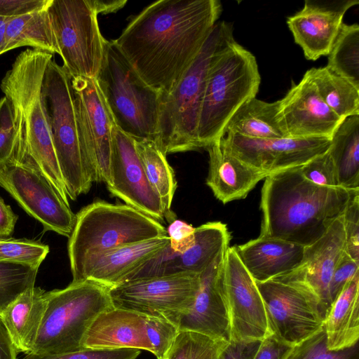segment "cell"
<instances>
[{
    "label": "cell",
    "instance_id": "obj_1",
    "mask_svg": "<svg viewBox=\"0 0 359 359\" xmlns=\"http://www.w3.org/2000/svg\"><path fill=\"white\" fill-rule=\"evenodd\" d=\"M222 11L218 0H159L134 16L114 41L146 84L168 94L195 60Z\"/></svg>",
    "mask_w": 359,
    "mask_h": 359
},
{
    "label": "cell",
    "instance_id": "obj_2",
    "mask_svg": "<svg viewBox=\"0 0 359 359\" xmlns=\"http://www.w3.org/2000/svg\"><path fill=\"white\" fill-rule=\"evenodd\" d=\"M358 190L314 184L302 176L300 166L271 174L261 191L259 237L310 245L343 214Z\"/></svg>",
    "mask_w": 359,
    "mask_h": 359
},
{
    "label": "cell",
    "instance_id": "obj_3",
    "mask_svg": "<svg viewBox=\"0 0 359 359\" xmlns=\"http://www.w3.org/2000/svg\"><path fill=\"white\" fill-rule=\"evenodd\" d=\"M53 56L34 48L21 52L2 79L0 88L13 110V158L32 165L69 205L41 96L43 76Z\"/></svg>",
    "mask_w": 359,
    "mask_h": 359
},
{
    "label": "cell",
    "instance_id": "obj_4",
    "mask_svg": "<svg viewBox=\"0 0 359 359\" xmlns=\"http://www.w3.org/2000/svg\"><path fill=\"white\" fill-rule=\"evenodd\" d=\"M260 82L255 57L231 33L215 53L208 70L198 126L201 149L220 140L236 110L256 97Z\"/></svg>",
    "mask_w": 359,
    "mask_h": 359
},
{
    "label": "cell",
    "instance_id": "obj_5",
    "mask_svg": "<svg viewBox=\"0 0 359 359\" xmlns=\"http://www.w3.org/2000/svg\"><path fill=\"white\" fill-rule=\"evenodd\" d=\"M232 32L231 24L218 21L175 88L160 94L154 142L165 155L201 149L198 126L208 70L215 53Z\"/></svg>",
    "mask_w": 359,
    "mask_h": 359
},
{
    "label": "cell",
    "instance_id": "obj_6",
    "mask_svg": "<svg viewBox=\"0 0 359 359\" xmlns=\"http://www.w3.org/2000/svg\"><path fill=\"white\" fill-rule=\"evenodd\" d=\"M167 235L157 220L126 204L96 201L76 215L67 251L72 280L89 257L116 248Z\"/></svg>",
    "mask_w": 359,
    "mask_h": 359
},
{
    "label": "cell",
    "instance_id": "obj_7",
    "mask_svg": "<svg viewBox=\"0 0 359 359\" xmlns=\"http://www.w3.org/2000/svg\"><path fill=\"white\" fill-rule=\"evenodd\" d=\"M46 307L30 353L53 355L82 349L94 320L113 308L109 289L84 280L46 293Z\"/></svg>",
    "mask_w": 359,
    "mask_h": 359
},
{
    "label": "cell",
    "instance_id": "obj_8",
    "mask_svg": "<svg viewBox=\"0 0 359 359\" xmlns=\"http://www.w3.org/2000/svg\"><path fill=\"white\" fill-rule=\"evenodd\" d=\"M96 81L115 125L134 140L155 141L160 93L138 76L114 40L107 41Z\"/></svg>",
    "mask_w": 359,
    "mask_h": 359
},
{
    "label": "cell",
    "instance_id": "obj_9",
    "mask_svg": "<svg viewBox=\"0 0 359 359\" xmlns=\"http://www.w3.org/2000/svg\"><path fill=\"white\" fill-rule=\"evenodd\" d=\"M41 96L68 197L74 201L89 191L93 180L81 151L72 78L54 60L45 71Z\"/></svg>",
    "mask_w": 359,
    "mask_h": 359
},
{
    "label": "cell",
    "instance_id": "obj_10",
    "mask_svg": "<svg viewBox=\"0 0 359 359\" xmlns=\"http://www.w3.org/2000/svg\"><path fill=\"white\" fill-rule=\"evenodd\" d=\"M47 11L64 69L71 78L96 79L107 40L90 0H48Z\"/></svg>",
    "mask_w": 359,
    "mask_h": 359
},
{
    "label": "cell",
    "instance_id": "obj_11",
    "mask_svg": "<svg viewBox=\"0 0 359 359\" xmlns=\"http://www.w3.org/2000/svg\"><path fill=\"white\" fill-rule=\"evenodd\" d=\"M177 333V327L165 318L113 307L94 320L82 348L143 349L162 359Z\"/></svg>",
    "mask_w": 359,
    "mask_h": 359
},
{
    "label": "cell",
    "instance_id": "obj_12",
    "mask_svg": "<svg viewBox=\"0 0 359 359\" xmlns=\"http://www.w3.org/2000/svg\"><path fill=\"white\" fill-rule=\"evenodd\" d=\"M256 284L270 334L280 341L294 346L323 327L325 313L320 301L304 285L276 278Z\"/></svg>",
    "mask_w": 359,
    "mask_h": 359
},
{
    "label": "cell",
    "instance_id": "obj_13",
    "mask_svg": "<svg viewBox=\"0 0 359 359\" xmlns=\"http://www.w3.org/2000/svg\"><path fill=\"white\" fill-rule=\"evenodd\" d=\"M199 273L180 272L140 277L109 290L114 308L168 320L191 307L199 285Z\"/></svg>",
    "mask_w": 359,
    "mask_h": 359
},
{
    "label": "cell",
    "instance_id": "obj_14",
    "mask_svg": "<svg viewBox=\"0 0 359 359\" xmlns=\"http://www.w3.org/2000/svg\"><path fill=\"white\" fill-rule=\"evenodd\" d=\"M83 157L93 182L111 181V130L114 121L95 79L72 78Z\"/></svg>",
    "mask_w": 359,
    "mask_h": 359
},
{
    "label": "cell",
    "instance_id": "obj_15",
    "mask_svg": "<svg viewBox=\"0 0 359 359\" xmlns=\"http://www.w3.org/2000/svg\"><path fill=\"white\" fill-rule=\"evenodd\" d=\"M0 186L43 225L44 231L69 237L76 215L32 165L11 158L0 167Z\"/></svg>",
    "mask_w": 359,
    "mask_h": 359
},
{
    "label": "cell",
    "instance_id": "obj_16",
    "mask_svg": "<svg viewBox=\"0 0 359 359\" xmlns=\"http://www.w3.org/2000/svg\"><path fill=\"white\" fill-rule=\"evenodd\" d=\"M219 143L227 153L269 176L288 168L302 166L326 152L330 145V139H261L228 133L220 138Z\"/></svg>",
    "mask_w": 359,
    "mask_h": 359
},
{
    "label": "cell",
    "instance_id": "obj_17",
    "mask_svg": "<svg viewBox=\"0 0 359 359\" xmlns=\"http://www.w3.org/2000/svg\"><path fill=\"white\" fill-rule=\"evenodd\" d=\"M224 278L230 322V341H262L270 334L264 302L256 282L235 247L225 252Z\"/></svg>",
    "mask_w": 359,
    "mask_h": 359
},
{
    "label": "cell",
    "instance_id": "obj_18",
    "mask_svg": "<svg viewBox=\"0 0 359 359\" xmlns=\"http://www.w3.org/2000/svg\"><path fill=\"white\" fill-rule=\"evenodd\" d=\"M111 135V181L107 189L126 205L161 223L165 216L164 208L147 180L135 140L115 124Z\"/></svg>",
    "mask_w": 359,
    "mask_h": 359
},
{
    "label": "cell",
    "instance_id": "obj_19",
    "mask_svg": "<svg viewBox=\"0 0 359 359\" xmlns=\"http://www.w3.org/2000/svg\"><path fill=\"white\" fill-rule=\"evenodd\" d=\"M276 118L284 137L331 139L343 119L323 102L306 71L278 100Z\"/></svg>",
    "mask_w": 359,
    "mask_h": 359
},
{
    "label": "cell",
    "instance_id": "obj_20",
    "mask_svg": "<svg viewBox=\"0 0 359 359\" xmlns=\"http://www.w3.org/2000/svg\"><path fill=\"white\" fill-rule=\"evenodd\" d=\"M226 250L199 273L193 304L175 323L178 332H195L229 342L230 322L224 278Z\"/></svg>",
    "mask_w": 359,
    "mask_h": 359
},
{
    "label": "cell",
    "instance_id": "obj_21",
    "mask_svg": "<svg viewBox=\"0 0 359 359\" xmlns=\"http://www.w3.org/2000/svg\"><path fill=\"white\" fill-rule=\"evenodd\" d=\"M358 4V0H306L300 11L287 18L288 28L306 59L328 55L346 12Z\"/></svg>",
    "mask_w": 359,
    "mask_h": 359
},
{
    "label": "cell",
    "instance_id": "obj_22",
    "mask_svg": "<svg viewBox=\"0 0 359 359\" xmlns=\"http://www.w3.org/2000/svg\"><path fill=\"white\" fill-rule=\"evenodd\" d=\"M341 215L332 222L323 236L313 244L305 246L303 259L296 269L274 278L297 282L306 286L318 297L325 316L332 304L330 295L331 278L345 252Z\"/></svg>",
    "mask_w": 359,
    "mask_h": 359
},
{
    "label": "cell",
    "instance_id": "obj_23",
    "mask_svg": "<svg viewBox=\"0 0 359 359\" xmlns=\"http://www.w3.org/2000/svg\"><path fill=\"white\" fill-rule=\"evenodd\" d=\"M168 245L166 235L93 255L84 262L72 282L88 280L109 290L130 280Z\"/></svg>",
    "mask_w": 359,
    "mask_h": 359
},
{
    "label": "cell",
    "instance_id": "obj_24",
    "mask_svg": "<svg viewBox=\"0 0 359 359\" xmlns=\"http://www.w3.org/2000/svg\"><path fill=\"white\" fill-rule=\"evenodd\" d=\"M231 235L226 224L209 222L195 227L194 241L183 254L177 255L169 245L147 266L148 276L180 272L200 273L228 247Z\"/></svg>",
    "mask_w": 359,
    "mask_h": 359
},
{
    "label": "cell",
    "instance_id": "obj_25",
    "mask_svg": "<svg viewBox=\"0 0 359 359\" xmlns=\"http://www.w3.org/2000/svg\"><path fill=\"white\" fill-rule=\"evenodd\" d=\"M234 247L256 282H264L296 269L303 259L305 248L282 239L259 236Z\"/></svg>",
    "mask_w": 359,
    "mask_h": 359
},
{
    "label": "cell",
    "instance_id": "obj_26",
    "mask_svg": "<svg viewBox=\"0 0 359 359\" xmlns=\"http://www.w3.org/2000/svg\"><path fill=\"white\" fill-rule=\"evenodd\" d=\"M209 155L206 184L224 204L245 198L267 175L227 153L219 140L205 148Z\"/></svg>",
    "mask_w": 359,
    "mask_h": 359
},
{
    "label": "cell",
    "instance_id": "obj_27",
    "mask_svg": "<svg viewBox=\"0 0 359 359\" xmlns=\"http://www.w3.org/2000/svg\"><path fill=\"white\" fill-rule=\"evenodd\" d=\"M323 327L329 350L350 348L359 339V273L346 283L327 313Z\"/></svg>",
    "mask_w": 359,
    "mask_h": 359
},
{
    "label": "cell",
    "instance_id": "obj_28",
    "mask_svg": "<svg viewBox=\"0 0 359 359\" xmlns=\"http://www.w3.org/2000/svg\"><path fill=\"white\" fill-rule=\"evenodd\" d=\"M46 292L35 286L20 294L0 315L18 352L32 351L46 307Z\"/></svg>",
    "mask_w": 359,
    "mask_h": 359
},
{
    "label": "cell",
    "instance_id": "obj_29",
    "mask_svg": "<svg viewBox=\"0 0 359 359\" xmlns=\"http://www.w3.org/2000/svg\"><path fill=\"white\" fill-rule=\"evenodd\" d=\"M328 152L336 168L339 187L359 189V115L341 121L330 139Z\"/></svg>",
    "mask_w": 359,
    "mask_h": 359
},
{
    "label": "cell",
    "instance_id": "obj_30",
    "mask_svg": "<svg viewBox=\"0 0 359 359\" xmlns=\"http://www.w3.org/2000/svg\"><path fill=\"white\" fill-rule=\"evenodd\" d=\"M48 3L42 8L8 20L1 55L22 46H29L53 55L57 53L47 11Z\"/></svg>",
    "mask_w": 359,
    "mask_h": 359
},
{
    "label": "cell",
    "instance_id": "obj_31",
    "mask_svg": "<svg viewBox=\"0 0 359 359\" xmlns=\"http://www.w3.org/2000/svg\"><path fill=\"white\" fill-rule=\"evenodd\" d=\"M278 100L268 102L252 98L242 104L229 120L224 131L252 138H280L284 135L276 121Z\"/></svg>",
    "mask_w": 359,
    "mask_h": 359
},
{
    "label": "cell",
    "instance_id": "obj_32",
    "mask_svg": "<svg viewBox=\"0 0 359 359\" xmlns=\"http://www.w3.org/2000/svg\"><path fill=\"white\" fill-rule=\"evenodd\" d=\"M135 144L147 180L161 200L165 219L172 222L176 219L171 205L177 187L173 168L168 162L166 155L154 141L135 140Z\"/></svg>",
    "mask_w": 359,
    "mask_h": 359
},
{
    "label": "cell",
    "instance_id": "obj_33",
    "mask_svg": "<svg viewBox=\"0 0 359 359\" xmlns=\"http://www.w3.org/2000/svg\"><path fill=\"white\" fill-rule=\"evenodd\" d=\"M327 106L340 118L359 115V88L326 66L308 71Z\"/></svg>",
    "mask_w": 359,
    "mask_h": 359
},
{
    "label": "cell",
    "instance_id": "obj_34",
    "mask_svg": "<svg viewBox=\"0 0 359 359\" xmlns=\"http://www.w3.org/2000/svg\"><path fill=\"white\" fill-rule=\"evenodd\" d=\"M326 67L359 88V26L341 25L328 54Z\"/></svg>",
    "mask_w": 359,
    "mask_h": 359
},
{
    "label": "cell",
    "instance_id": "obj_35",
    "mask_svg": "<svg viewBox=\"0 0 359 359\" xmlns=\"http://www.w3.org/2000/svg\"><path fill=\"white\" fill-rule=\"evenodd\" d=\"M39 266L0 261V315L20 294L34 286Z\"/></svg>",
    "mask_w": 359,
    "mask_h": 359
},
{
    "label": "cell",
    "instance_id": "obj_36",
    "mask_svg": "<svg viewBox=\"0 0 359 359\" xmlns=\"http://www.w3.org/2000/svg\"><path fill=\"white\" fill-rule=\"evenodd\" d=\"M228 343L195 332L179 331L162 359H217Z\"/></svg>",
    "mask_w": 359,
    "mask_h": 359
},
{
    "label": "cell",
    "instance_id": "obj_37",
    "mask_svg": "<svg viewBox=\"0 0 359 359\" xmlns=\"http://www.w3.org/2000/svg\"><path fill=\"white\" fill-rule=\"evenodd\" d=\"M285 359H359V343L345 349L329 350L323 327L316 333L294 345Z\"/></svg>",
    "mask_w": 359,
    "mask_h": 359
},
{
    "label": "cell",
    "instance_id": "obj_38",
    "mask_svg": "<svg viewBox=\"0 0 359 359\" xmlns=\"http://www.w3.org/2000/svg\"><path fill=\"white\" fill-rule=\"evenodd\" d=\"M49 252V247L28 239H0V261L41 265Z\"/></svg>",
    "mask_w": 359,
    "mask_h": 359
},
{
    "label": "cell",
    "instance_id": "obj_39",
    "mask_svg": "<svg viewBox=\"0 0 359 359\" xmlns=\"http://www.w3.org/2000/svg\"><path fill=\"white\" fill-rule=\"evenodd\" d=\"M300 172L306 180L314 184L339 187L336 168L328 150L300 166Z\"/></svg>",
    "mask_w": 359,
    "mask_h": 359
},
{
    "label": "cell",
    "instance_id": "obj_40",
    "mask_svg": "<svg viewBox=\"0 0 359 359\" xmlns=\"http://www.w3.org/2000/svg\"><path fill=\"white\" fill-rule=\"evenodd\" d=\"M140 353V350L133 348H82L74 352L53 355L29 353L22 359H136Z\"/></svg>",
    "mask_w": 359,
    "mask_h": 359
},
{
    "label": "cell",
    "instance_id": "obj_41",
    "mask_svg": "<svg viewBox=\"0 0 359 359\" xmlns=\"http://www.w3.org/2000/svg\"><path fill=\"white\" fill-rule=\"evenodd\" d=\"M341 217L345 233V252L359 262V190L351 198Z\"/></svg>",
    "mask_w": 359,
    "mask_h": 359
},
{
    "label": "cell",
    "instance_id": "obj_42",
    "mask_svg": "<svg viewBox=\"0 0 359 359\" xmlns=\"http://www.w3.org/2000/svg\"><path fill=\"white\" fill-rule=\"evenodd\" d=\"M15 133L11 104L6 96L0 99V167L13 158Z\"/></svg>",
    "mask_w": 359,
    "mask_h": 359
},
{
    "label": "cell",
    "instance_id": "obj_43",
    "mask_svg": "<svg viewBox=\"0 0 359 359\" xmlns=\"http://www.w3.org/2000/svg\"><path fill=\"white\" fill-rule=\"evenodd\" d=\"M166 231L169 248L177 255L185 252L194 243L195 227L182 220H173Z\"/></svg>",
    "mask_w": 359,
    "mask_h": 359
},
{
    "label": "cell",
    "instance_id": "obj_44",
    "mask_svg": "<svg viewBox=\"0 0 359 359\" xmlns=\"http://www.w3.org/2000/svg\"><path fill=\"white\" fill-rule=\"evenodd\" d=\"M358 273H359V262H355L344 252L334 268L330 283L332 303L346 283Z\"/></svg>",
    "mask_w": 359,
    "mask_h": 359
},
{
    "label": "cell",
    "instance_id": "obj_45",
    "mask_svg": "<svg viewBox=\"0 0 359 359\" xmlns=\"http://www.w3.org/2000/svg\"><path fill=\"white\" fill-rule=\"evenodd\" d=\"M48 0H0V17L14 18L43 7Z\"/></svg>",
    "mask_w": 359,
    "mask_h": 359
},
{
    "label": "cell",
    "instance_id": "obj_46",
    "mask_svg": "<svg viewBox=\"0 0 359 359\" xmlns=\"http://www.w3.org/2000/svg\"><path fill=\"white\" fill-rule=\"evenodd\" d=\"M262 341L229 342L219 353L217 359H253Z\"/></svg>",
    "mask_w": 359,
    "mask_h": 359
},
{
    "label": "cell",
    "instance_id": "obj_47",
    "mask_svg": "<svg viewBox=\"0 0 359 359\" xmlns=\"http://www.w3.org/2000/svg\"><path fill=\"white\" fill-rule=\"evenodd\" d=\"M292 347L269 334L262 340L253 359H285Z\"/></svg>",
    "mask_w": 359,
    "mask_h": 359
},
{
    "label": "cell",
    "instance_id": "obj_48",
    "mask_svg": "<svg viewBox=\"0 0 359 359\" xmlns=\"http://www.w3.org/2000/svg\"><path fill=\"white\" fill-rule=\"evenodd\" d=\"M17 220L18 215L0 197V239L7 238L12 235Z\"/></svg>",
    "mask_w": 359,
    "mask_h": 359
},
{
    "label": "cell",
    "instance_id": "obj_49",
    "mask_svg": "<svg viewBox=\"0 0 359 359\" xmlns=\"http://www.w3.org/2000/svg\"><path fill=\"white\" fill-rule=\"evenodd\" d=\"M18 351L0 316V359H17Z\"/></svg>",
    "mask_w": 359,
    "mask_h": 359
},
{
    "label": "cell",
    "instance_id": "obj_50",
    "mask_svg": "<svg viewBox=\"0 0 359 359\" xmlns=\"http://www.w3.org/2000/svg\"><path fill=\"white\" fill-rule=\"evenodd\" d=\"M97 14H109L122 8L127 1L125 0H90Z\"/></svg>",
    "mask_w": 359,
    "mask_h": 359
},
{
    "label": "cell",
    "instance_id": "obj_51",
    "mask_svg": "<svg viewBox=\"0 0 359 359\" xmlns=\"http://www.w3.org/2000/svg\"><path fill=\"white\" fill-rule=\"evenodd\" d=\"M9 19L0 17V55L4 44L6 27Z\"/></svg>",
    "mask_w": 359,
    "mask_h": 359
}]
</instances>
